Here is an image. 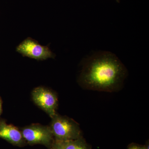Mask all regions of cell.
I'll use <instances>...</instances> for the list:
<instances>
[{"mask_svg":"<svg viewBox=\"0 0 149 149\" xmlns=\"http://www.w3.org/2000/svg\"><path fill=\"white\" fill-rule=\"evenodd\" d=\"M50 149H63L61 141L54 140Z\"/></svg>","mask_w":149,"mask_h":149,"instance_id":"8","label":"cell"},{"mask_svg":"<svg viewBox=\"0 0 149 149\" xmlns=\"http://www.w3.org/2000/svg\"><path fill=\"white\" fill-rule=\"evenodd\" d=\"M32 97L34 103L51 118L56 114L58 100L56 93L52 91L43 87H38L32 91Z\"/></svg>","mask_w":149,"mask_h":149,"instance_id":"4","label":"cell"},{"mask_svg":"<svg viewBox=\"0 0 149 149\" xmlns=\"http://www.w3.org/2000/svg\"><path fill=\"white\" fill-rule=\"evenodd\" d=\"M22 133L27 144L43 145L50 149L54 141L49 126L35 123L21 129Z\"/></svg>","mask_w":149,"mask_h":149,"instance_id":"3","label":"cell"},{"mask_svg":"<svg viewBox=\"0 0 149 149\" xmlns=\"http://www.w3.org/2000/svg\"><path fill=\"white\" fill-rule=\"evenodd\" d=\"M127 76L126 68L115 55L99 51L84 59L78 82L85 90L112 93L121 89Z\"/></svg>","mask_w":149,"mask_h":149,"instance_id":"1","label":"cell"},{"mask_svg":"<svg viewBox=\"0 0 149 149\" xmlns=\"http://www.w3.org/2000/svg\"><path fill=\"white\" fill-rule=\"evenodd\" d=\"M146 146V149H149V142H148V143H147L146 145H145Z\"/></svg>","mask_w":149,"mask_h":149,"instance_id":"11","label":"cell"},{"mask_svg":"<svg viewBox=\"0 0 149 149\" xmlns=\"http://www.w3.org/2000/svg\"><path fill=\"white\" fill-rule=\"evenodd\" d=\"M116 1H117L118 2H119V1H120V0H116Z\"/></svg>","mask_w":149,"mask_h":149,"instance_id":"12","label":"cell"},{"mask_svg":"<svg viewBox=\"0 0 149 149\" xmlns=\"http://www.w3.org/2000/svg\"><path fill=\"white\" fill-rule=\"evenodd\" d=\"M128 149H146V146L132 143L128 146Z\"/></svg>","mask_w":149,"mask_h":149,"instance_id":"9","label":"cell"},{"mask_svg":"<svg viewBox=\"0 0 149 149\" xmlns=\"http://www.w3.org/2000/svg\"><path fill=\"white\" fill-rule=\"evenodd\" d=\"M61 143L63 149H91L82 136L74 140L63 141Z\"/></svg>","mask_w":149,"mask_h":149,"instance_id":"7","label":"cell"},{"mask_svg":"<svg viewBox=\"0 0 149 149\" xmlns=\"http://www.w3.org/2000/svg\"><path fill=\"white\" fill-rule=\"evenodd\" d=\"M2 102L1 99L0 97V116L2 113Z\"/></svg>","mask_w":149,"mask_h":149,"instance_id":"10","label":"cell"},{"mask_svg":"<svg viewBox=\"0 0 149 149\" xmlns=\"http://www.w3.org/2000/svg\"><path fill=\"white\" fill-rule=\"evenodd\" d=\"M17 49L20 53L36 59H46L52 56V54L47 47L30 40H24Z\"/></svg>","mask_w":149,"mask_h":149,"instance_id":"5","label":"cell"},{"mask_svg":"<svg viewBox=\"0 0 149 149\" xmlns=\"http://www.w3.org/2000/svg\"><path fill=\"white\" fill-rule=\"evenodd\" d=\"M51 118L49 126L55 141L63 142L82 136L80 125L72 118L57 113Z\"/></svg>","mask_w":149,"mask_h":149,"instance_id":"2","label":"cell"},{"mask_svg":"<svg viewBox=\"0 0 149 149\" xmlns=\"http://www.w3.org/2000/svg\"><path fill=\"white\" fill-rule=\"evenodd\" d=\"M0 138L16 146L24 147L27 144L21 130L3 120H0Z\"/></svg>","mask_w":149,"mask_h":149,"instance_id":"6","label":"cell"}]
</instances>
